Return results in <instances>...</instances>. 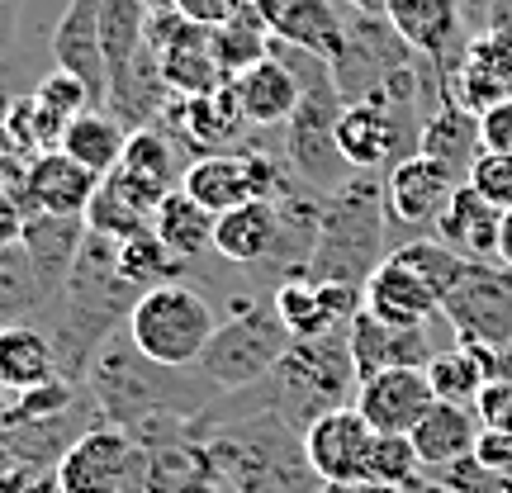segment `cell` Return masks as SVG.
<instances>
[{
	"label": "cell",
	"instance_id": "cell-37",
	"mask_svg": "<svg viewBox=\"0 0 512 493\" xmlns=\"http://www.w3.org/2000/svg\"><path fill=\"white\" fill-rule=\"evenodd\" d=\"M266 57H271V29L256 5H247L233 24L214 29V62H219L223 81H238L247 67L266 62Z\"/></svg>",
	"mask_w": 512,
	"mask_h": 493
},
{
	"label": "cell",
	"instance_id": "cell-54",
	"mask_svg": "<svg viewBox=\"0 0 512 493\" xmlns=\"http://www.w3.org/2000/svg\"><path fill=\"white\" fill-rule=\"evenodd\" d=\"M252 5H256V0H252Z\"/></svg>",
	"mask_w": 512,
	"mask_h": 493
},
{
	"label": "cell",
	"instance_id": "cell-42",
	"mask_svg": "<svg viewBox=\"0 0 512 493\" xmlns=\"http://www.w3.org/2000/svg\"><path fill=\"white\" fill-rule=\"evenodd\" d=\"M470 185H475L494 209L508 214L512 209V152H489V147H484V157L470 166Z\"/></svg>",
	"mask_w": 512,
	"mask_h": 493
},
{
	"label": "cell",
	"instance_id": "cell-7",
	"mask_svg": "<svg viewBox=\"0 0 512 493\" xmlns=\"http://www.w3.org/2000/svg\"><path fill=\"white\" fill-rule=\"evenodd\" d=\"M290 347H294V337L280 323L275 299L271 294H256V299H247L242 309H233L223 318L195 366L219 384L223 394H233V389H247V384L266 380Z\"/></svg>",
	"mask_w": 512,
	"mask_h": 493
},
{
	"label": "cell",
	"instance_id": "cell-2",
	"mask_svg": "<svg viewBox=\"0 0 512 493\" xmlns=\"http://www.w3.org/2000/svg\"><path fill=\"white\" fill-rule=\"evenodd\" d=\"M86 384L105 422L124 427L128 437L176 422H200L223 399V389L200 366H162L133 347V337H110L95 351Z\"/></svg>",
	"mask_w": 512,
	"mask_h": 493
},
{
	"label": "cell",
	"instance_id": "cell-31",
	"mask_svg": "<svg viewBox=\"0 0 512 493\" xmlns=\"http://www.w3.org/2000/svg\"><path fill=\"white\" fill-rule=\"evenodd\" d=\"M157 195H147L138 181H128L124 171H110L100 176V190H95L91 209H86V223L91 233H105V238L124 242L133 233H147L152 228V209H157Z\"/></svg>",
	"mask_w": 512,
	"mask_h": 493
},
{
	"label": "cell",
	"instance_id": "cell-8",
	"mask_svg": "<svg viewBox=\"0 0 512 493\" xmlns=\"http://www.w3.org/2000/svg\"><path fill=\"white\" fill-rule=\"evenodd\" d=\"M347 5V0H342ZM422 57L408 48V38L389 24V15H375V10H356L347 5V43L332 62V76H337V91L342 100H366L370 91H380L389 76L418 67Z\"/></svg>",
	"mask_w": 512,
	"mask_h": 493
},
{
	"label": "cell",
	"instance_id": "cell-34",
	"mask_svg": "<svg viewBox=\"0 0 512 493\" xmlns=\"http://www.w3.org/2000/svg\"><path fill=\"white\" fill-rule=\"evenodd\" d=\"M214 223H219V214H209L185 190H171L152 209V233L166 242V252H176L181 261H200V256L214 252Z\"/></svg>",
	"mask_w": 512,
	"mask_h": 493
},
{
	"label": "cell",
	"instance_id": "cell-20",
	"mask_svg": "<svg viewBox=\"0 0 512 493\" xmlns=\"http://www.w3.org/2000/svg\"><path fill=\"white\" fill-rule=\"evenodd\" d=\"M100 10H105V0H67V10L53 29V57L62 72L81 76L91 86L95 105L105 110L110 72H105V48H100Z\"/></svg>",
	"mask_w": 512,
	"mask_h": 493
},
{
	"label": "cell",
	"instance_id": "cell-16",
	"mask_svg": "<svg viewBox=\"0 0 512 493\" xmlns=\"http://www.w3.org/2000/svg\"><path fill=\"white\" fill-rule=\"evenodd\" d=\"M304 451H309L313 475L323 484H370L375 427L356 408H337L304 432Z\"/></svg>",
	"mask_w": 512,
	"mask_h": 493
},
{
	"label": "cell",
	"instance_id": "cell-17",
	"mask_svg": "<svg viewBox=\"0 0 512 493\" xmlns=\"http://www.w3.org/2000/svg\"><path fill=\"white\" fill-rule=\"evenodd\" d=\"M437 323V318H432ZM432 323H413V328H399V323H380L375 313H356L351 318V356H356V370H361V380H370V375H380V370H399V366H422L427 370V361L437 356V347L432 342Z\"/></svg>",
	"mask_w": 512,
	"mask_h": 493
},
{
	"label": "cell",
	"instance_id": "cell-13",
	"mask_svg": "<svg viewBox=\"0 0 512 493\" xmlns=\"http://www.w3.org/2000/svg\"><path fill=\"white\" fill-rule=\"evenodd\" d=\"M133 460H138V441L124 427L100 422L62 456L53 475V493H128L133 489Z\"/></svg>",
	"mask_w": 512,
	"mask_h": 493
},
{
	"label": "cell",
	"instance_id": "cell-53",
	"mask_svg": "<svg viewBox=\"0 0 512 493\" xmlns=\"http://www.w3.org/2000/svg\"><path fill=\"white\" fill-rule=\"evenodd\" d=\"M508 366H512V347H508Z\"/></svg>",
	"mask_w": 512,
	"mask_h": 493
},
{
	"label": "cell",
	"instance_id": "cell-48",
	"mask_svg": "<svg viewBox=\"0 0 512 493\" xmlns=\"http://www.w3.org/2000/svg\"><path fill=\"white\" fill-rule=\"evenodd\" d=\"M318 493H403V489H384V484H323Z\"/></svg>",
	"mask_w": 512,
	"mask_h": 493
},
{
	"label": "cell",
	"instance_id": "cell-29",
	"mask_svg": "<svg viewBox=\"0 0 512 493\" xmlns=\"http://www.w3.org/2000/svg\"><path fill=\"white\" fill-rule=\"evenodd\" d=\"M366 313H375L380 323L413 328V323H432V318H441V299L427 290L403 261L389 256L380 271L366 280Z\"/></svg>",
	"mask_w": 512,
	"mask_h": 493
},
{
	"label": "cell",
	"instance_id": "cell-30",
	"mask_svg": "<svg viewBox=\"0 0 512 493\" xmlns=\"http://www.w3.org/2000/svg\"><path fill=\"white\" fill-rule=\"evenodd\" d=\"M503 370H508V361H503L498 351L456 342V347L437 351V356L427 361V380H432L441 403H470V408H475L479 394H484V384L498 380Z\"/></svg>",
	"mask_w": 512,
	"mask_h": 493
},
{
	"label": "cell",
	"instance_id": "cell-27",
	"mask_svg": "<svg viewBox=\"0 0 512 493\" xmlns=\"http://www.w3.org/2000/svg\"><path fill=\"white\" fill-rule=\"evenodd\" d=\"M437 238L446 242V247H456L465 261H484V266H494L498 261V238H503V209H494L475 185L465 181L456 195H451L446 214H441Z\"/></svg>",
	"mask_w": 512,
	"mask_h": 493
},
{
	"label": "cell",
	"instance_id": "cell-4",
	"mask_svg": "<svg viewBox=\"0 0 512 493\" xmlns=\"http://www.w3.org/2000/svg\"><path fill=\"white\" fill-rule=\"evenodd\" d=\"M271 48H275V57H285L290 72L299 76V105H294L290 124H285V157H290L294 176L309 185V190L337 195L356 171H351V162L342 157V143H337V124H342L347 100L337 91L332 62L309 53V48L280 43V38H275Z\"/></svg>",
	"mask_w": 512,
	"mask_h": 493
},
{
	"label": "cell",
	"instance_id": "cell-38",
	"mask_svg": "<svg viewBox=\"0 0 512 493\" xmlns=\"http://www.w3.org/2000/svg\"><path fill=\"white\" fill-rule=\"evenodd\" d=\"M119 271L147 294L157 285H171V280H190V261L166 252V242L147 228V233H133V238L119 242Z\"/></svg>",
	"mask_w": 512,
	"mask_h": 493
},
{
	"label": "cell",
	"instance_id": "cell-18",
	"mask_svg": "<svg viewBox=\"0 0 512 493\" xmlns=\"http://www.w3.org/2000/svg\"><path fill=\"white\" fill-rule=\"evenodd\" d=\"M432 403H437V389L427 380V370L399 366V370H380V375L361 380L356 413H361L375 432H403V437H408Z\"/></svg>",
	"mask_w": 512,
	"mask_h": 493
},
{
	"label": "cell",
	"instance_id": "cell-44",
	"mask_svg": "<svg viewBox=\"0 0 512 493\" xmlns=\"http://www.w3.org/2000/svg\"><path fill=\"white\" fill-rule=\"evenodd\" d=\"M247 5H252V0H171V10H181L185 19H195V24H204V29L233 24Z\"/></svg>",
	"mask_w": 512,
	"mask_h": 493
},
{
	"label": "cell",
	"instance_id": "cell-25",
	"mask_svg": "<svg viewBox=\"0 0 512 493\" xmlns=\"http://www.w3.org/2000/svg\"><path fill=\"white\" fill-rule=\"evenodd\" d=\"M190 162H195V152H190V147H185L171 128L152 124V128L128 133V147H124V157H119V166H114V171H124L128 181H138L147 195L166 200L171 190H181L185 166H190Z\"/></svg>",
	"mask_w": 512,
	"mask_h": 493
},
{
	"label": "cell",
	"instance_id": "cell-35",
	"mask_svg": "<svg viewBox=\"0 0 512 493\" xmlns=\"http://www.w3.org/2000/svg\"><path fill=\"white\" fill-rule=\"evenodd\" d=\"M128 147V128L114 119L110 110H86L76 114L67 133H62V152L76 157L81 166H91L95 176H110Z\"/></svg>",
	"mask_w": 512,
	"mask_h": 493
},
{
	"label": "cell",
	"instance_id": "cell-47",
	"mask_svg": "<svg viewBox=\"0 0 512 493\" xmlns=\"http://www.w3.org/2000/svg\"><path fill=\"white\" fill-rule=\"evenodd\" d=\"M19 5L24 0H0V57L15 48V29H19Z\"/></svg>",
	"mask_w": 512,
	"mask_h": 493
},
{
	"label": "cell",
	"instance_id": "cell-19",
	"mask_svg": "<svg viewBox=\"0 0 512 493\" xmlns=\"http://www.w3.org/2000/svg\"><path fill=\"white\" fill-rule=\"evenodd\" d=\"M271 38L309 48V53L337 62L347 43V5L342 0H256Z\"/></svg>",
	"mask_w": 512,
	"mask_h": 493
},
{
	"label": "cell",
	"instance_id": "cell-26",
	"mask_svg": "<svg viewBox=\"0 0 512 493\" xmlns=\"http://www.w3.org/2000/svg\"><path fill=\"white\" fill-rule=\"evenodd\" d=\"M418 152L441 166H451L460 181H470V166L484 157V124H479V114L465 110L456 95L446 91L437 100V110L427 114V124H422Z\"/></svg>",
	"mask_w": 512,
	"mask_h": 493
},
{
	"label": "cell",
	"instance_id": "cell-3",
	"mask_svg": "<svg viewBox=\"0 0 512 493\" xmlns=\"http://www.w3.org/2000/svg\"><path fill=\"white\" fill-rule=\"evenodd\" d=\"M209 470L228 493H318L323 479L313 475L304 432L275 413H252L219 427H204Z\"/></svg>",
	"mask_w": 512,
	"mask_h": 493
},
{
	"label": "cell",
	"instance_id": "cell-46",
	"mask_svg": "<svg viewBox=\"0 0 512 493\" xmlns=\"http://www.w3.org/2000/svg\"><path fill=\"white\" fill-rule=\"evenodd\" d=\"M489 470H498V475L512 484V437H498V432H484V441H479V451H475Z\"/></svg>",
	"mask_w": 512,
	"mask_h": 493
},
{
	"label": "cell",
	"instance_id": "cell-23",
	"mask_svg": "<svg viewBox=\"0 0 512 493\" xmlns=\"http://www.w3.org/2000/svg\"><path fill=\"white\" fill-rule=\"evenodd\" d=\"M86 233H91V223L81 219V214H43V209H34V214L24 219L19 247L29 252L38 280H43V290L53 294V299L62 294V285H67L76 256L86 247Z\"/></svg>",
	"mask_w": 512,
	"mask_h": 493
},
{
	"label": "cell",
	"instance_id": "cell-10",
	"mask_svg": "<svg viewBox=\"0 0 512 493\" xmlns=\"http://www.w3.org/2000/svg\"><path fill=\"white\" fill-rule=\"evenodd\" d=\"M460 176L432 157H408L384 176V214H389V242L403 247L413 238H437V223L446 214L451 195L460 190Z\"/></svg>",
	"mask_w": 512,
	"mask_h": 493
},
{
	"label": "cell",
	"instance_id": "cell-1",
	"mask_svg": "<svg viewBox=\"0 0 512 493\" xmlns=\"http://www.w3.org/2000/svg\"><path fill=\"white\" fill-rule=\"evenodd\" d=\"M356 394H361V370H356V356H351L347 328L323 332V337H309V342H294L266 380L223 394L200 418V432L233 418H252V413H275L290 427L309 432L313 422L337 413V408H356Z\"/></svg>",
	"mask_w": 512,
	"mask_h": 493
},
{
	"label": "cell",
	"instance_id": "cell-9",
	"mask_svg": "<svg viewBox=\"0 0 512 493\" xmlns=\"http://www.w3.org/2000/svg\"><path fill=\"white\" fill-rule=\"evenodd\" d=\"M441 318H446V328L456 332V342L489 347L508 361V347H512V266H503V261H494V266L475 261L470 275L441 299Z\"/></svg>",
	"mask_w": 512,
	"mask_h": 493
},
{
	"label": "cell",
	"instance_id": "cell-24",
	"mask_svg": "<svg viewBox=\"0 0 512 493\" xmlns=\"http://www.w3.org/2000/svg\"><path fill=\"white\" fill-rule=\"evenodd\" d=\"M95 190H100V176L76 157H67L62 147L24 166V200H29V209H43V214H81L86 219Z\"/></svg>",
	"mask_w": 512,
	"mask_h": 493
},
{
	"label": "cell",
	"instance_id": "cell-6",
	"mask_svg": "<svg viewBox=\"0 0 512 493\" xmlns=\"http://www.w3.org/2000/svg\"><path fill=\"white\" fill-rule=\"evenodd\" d=\"M219 309L214 299L190 285V280H171V285H157L147 290L133 313H128V337L133 347L162 361V366H195L209 347V337L219 332Z\"/></svg>",
	"mask_w": 512,
	"mask_h": 493
},
{
	"label": "cell",
	"instance_id": "cell-12",
	"mask_svg": "<svg viewBox=\"0 0 512 493\" xmlns=\"http://www.w3.org/2000/svg\"><path fill=\"white\" fill-rule=\"evenodd\" d=\"M384 15L422 62H432L441 81H451V72L465 62V48L475 38L460 0H384Z\"/></svg>",
	"mask_w": 512,
	"mask_h": 493
},
{
	"label": "cell",
	"instance_id": "cell-11",
	"mask_svg": "<svg viewBox=\"0 0 512 493\" xmlns=\"http://www.w3.org/2000/svg\"><path fill=\"white\" fill-rule=\"evenodd\" d=\"M147 43L162 62L171 95H204L228 86L219 62H214V29L185 19L181 10H157L152 24H147Z\"/></svg>",
	"mask_w": 512,
	"mask_h": 493
},
{
	"label": "cell",
	"instance_id": "cell-22",
	"mask_svg": "<svg viewBox=\"0 0 512 493\" xmlns=\"http://www.w3.org/2000/svg\"><path fill=\"white\" fill-rule=\"evenodd\" d=\"M451 95H456L465 110H494L498 100L512 95V34H475L465 48V62L451 72Z\"/></svg>",
	"mask_w": 512,
	"mask_h": 493
},
{
	"label": "cell",
	"instance_id": "cell-32",
	"mask_svg": "<svg viewBox=\"0 0 512 493\" xmlns=\"http://www.w3.org/2000/svg\"><path fill=\"white\" fill-rule=\"evenodd\" d=\"M62 375L53 337L38 328V323H15V328H0V380L10 384L15 394L38 389Z\"/></svg>",
	"mask_w": 512,
	"mask_h": 493
},
{
	"label": "cell",
	"instance_id": "cell-36",
	"mask_svg": "<svg viewBox=\"0 0 512 493\" xmlns=\"http://www.w3.org/2000/svg\"><path fill=\"white\" fill-rule=\"evenodd\" d=\"M48 304H53V294L43 290V280H38L29 252H24V247L0 252V328L34 323Z\"/></svg>",
	"mask_w": 512,
	"mask_h": 493
},
{
	"label": "cell",
	"instance_id": "cell-5",
	"mask_svg": "<svg viewBox=\"0 0 512 493\" xmlns=\"http://www.w3.org/2000/svg\"><path fill=\"white\" fill-rule=\"evenodd\" d=\"M389 252H394V242H389V214H384V176L356 171L323 204L318 242H313L309 266L299 275L366 290V280L389 261Z\"/></svg>",
	"mask_w": 512,
	"mask_h": 493
},
{
	"label": "cell",
	"instance_id": "cell-50",
	"mask_svg": "<svg viewBox=\"0 0 512 493\" xmlns=\"http://www.w3.org/2000/svg\"><path fill=\"white\" fill-rule=\"evenodd\" d=\"M181 493H228V489H223L219 479H195V484H185Z\"/></svg>",
	"mask_w": 512,
	"mask_h": 493
},
{
	"label": "cell",
	"instance_id": "cell-14",
	"mask_svg": "<svg viewBox=\"0 0 512 493\" xmlns=\"http://www.w3.org/2000/svg\"><path fill=\"white\" fill-rule=\"evenodd\" d=\"M280 323L290 328L294 342H309L323 332L351 328V318L366 309V290L361 285H328V280H309V275H290L271 290Z\"/></svg>",
	"mask_w": 512,
	"mask_h": 493
},
{
	"label": "cell",
	"instance_id": "cell-40",
	"mask_svg": "<svg viewBox=\"0 0 512 493\" xmlns=\"http://www.w3.org/2000/svg\"><path fill=\"white\" fill-rule=\"evenodd\" d=\"M422 479V460L413 441L403 432H375V451H370V484L384 489H413Z\"/></svg>",
	"mask_w": 512,
	"mask_h": 493
},
{
	"label": "cell",
	"instance_id": "cell-28",
	"mask_svg": "<svg viewBox=\"0 0 512 493\" xmlns=\"http://www.w3.org/2000/svg\"><path fill=\"white\" fill-rule=\"evenodd\" d=\"M233 91H238V105H242V114H247L252 128H285L294 105H299V76H294L290 62L275 57V48H271L266 62L247 67V72L233 81Z\"/></svg>",
	"mask_w": 512,
	"mask_h": 493
},
{
	"label": "cell",
	"instance_id": "cell-43",
	"mask_svg": "<svg viewBox=\"0 0 512 493\" xmlns=\"http://www.w3.org/2000/svg\"><path fill=\"white\" fill-rule=\"evenodd\" d=\"M43 489H53V479H43L10 441H0V493H43Z\"/></svg>",
	"mask_w": 512,
	"mask_h": 493
},
{
	"label": "cell",
	"instance_id": "cell-41",
	"mask_svg": "<svg viewBox=\"0 0 512 493\" xmlns=\"http://www.w3.org/2000/svg\"><path fill=\"white\" fill-rule=\"evenodd\" d=\"M34 95L53 114H62V119H76V114H86V110H100V105H95V95H91V86H86L81 76L62 72V67H57L53 76H43Z\"/></svg>",
	"mask_w": 512,
	"mask_h": 493
},
{
	"label": "cell",
	"instance_id": "cell-51",
	"mask_svg": "<svg viewBox=\"0 0 512 493\" xmlns=\"http://www.w3.org/2000/svg\"><path fill=\"white\" fill-rule=\"evenodd\" d=\"M10 403H15V389L0 380V422H5V413H10Z\"/></svg>",
	"mask_w": 512,
	"mask_h": 493
},
{
	"label": "cell",
	"instance_id": "cell-52",
	"mask_svg": "<svg viewBox=\"0 0 512 493\" xmlns=\"http://www.w3.org/2000/svg\"><path fill=\"white\" fill-rule=\"evenodd\" d=\"M147 10H152V15H157V10H171V0H143Z\"/></svg>",
	"mask_w": 512,
	"mask_h": 493
},
{
	"label": "cell",
	"instance_id": "cell-45",
	"mask_svg": "<svg viewBox=\"0 0 512 493\" xmlns=\"http://www.w3.org/2000/svg\"><path fill=\"white\" fill-rule=\"evenodd\" d=\"M479 124H484V147L489 152H512V95L498 100L494 110L479 114Z\"/></svg>",
	"mask_w": 512,
	"mask_h": 493
},
{
	"label": "cell",
	"instance_id": "cell-33",
	"mask_svg": "<svg viewBox=\"0 0 512 493\" xmlns=\"http://www.w3.org/2000/svg\"><path fill=\"white\" fill-rule=\"evenodd\" d=\"M147 24H152V10H147L143 0H105V10H100V48H105L110 91L138 67V57L147 53Z\"/></svg>",
	"mask_w": 512,
	"mask_h": 493
},
{
	"label": "cell",
	"instance_id": "cell-21",
	"mask_svg": "<svg viewBox=\"0 0 512 493\" xmlns=\"http://www.w3.org/2000/svg\"><path fill=\"white\" fill-rule=\"evenodd\" d=\"M408 441L422 460V475H432V470H451V465L475 456L479 441H484V422H479V408H470V403L437 399L408 432Z\"/></svg>",
	"mask_w": 512,
	"mask_h": 493
},
{
	"label": "cell",
	"instance_id": "cell-49",
	"mask_svg": "<svg viewBox=\"0 0 512 493\" xmlns=\"http://www.w3.org/2000/svg\"><path fill=\"white\" fill-rule=\"evenodd\" d=\"M498 261H503V266H512V209L503 214V238H498Z\"/></svg>",
	"mask_w": 512,
	"mask_h": 493
},
{
	"label": "cell",
	"instance_id": "cell-15",
	"mask_svg": "<svg viewBox=\"0 0 512 493\" xmlns=\"http://www.w3.org/2000/svg\"><path fill=\"white\" fill-rule=\"evenodd\" d=\"M162 128H171L195 157L238 152V147L252 138V124H247V114H242V105H238L233 81L219 86V91H204V95H176L162 119Z\"/></svg>",
	"mask_w": 512,
	"mask_h": 493
},
{
	"label": "cell",
	"instance_id": "cell-39",
	"mask_svg": "<svg viewBox=\"0 0 512 493\" xmlns=\"http://www.w3.org/2000/svg\"><path fill=\"white\" fill-rule=\"evenodd\" d=\"M389 256H394V261H403V266L418 275V280L437 294V299H446V294H451L460 280L470 275V266H475V261H465L456 247H446L441 238H413V242H403V247H394Z\"/></svg>",
	"mask_w": 512,
	"mask_h": 493
}]
</instances>
